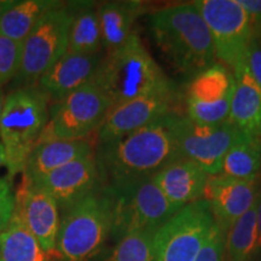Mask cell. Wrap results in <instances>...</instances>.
<instances>
[{
  "label": "cell",
  "mask_w": 261,
  "mask_h": 261,
  "mask_svg": "<svg viewBox=\"0 0 261 261\" xmlns=\"http://www.w3.org/2000/svg\"><path fill=\"white\" fill-rule=\"evenodd\" d=\"M174 114L115 142L98 145L96 160L100 188L116 189L151 179L169 163L182 158L173 127Z\"/></svg>",
  "instance_id": "6da1fadb"
},
{
  "label": "cell",
  "mask_w": 261,
  "mask_h": 261,
  "mask_svg": "<svg viewBox=\"0 0 261 261\" xmlns=\"http://www.w3.org/2000/svg\"><path fill=\"white\" fill-rule=\"evenodd\" d=\"M149 24L158 46L180 74L195 76L214 64L210 28L194 3L156 10Z\"/></svg>",
  "instance_id": "7a4b0ae2"
},
{
  "label": "cell",
  "mask_w": 261,
  "mask_h": 261,
  "mask_svg": "<svg viewBox=\"0 0 261 261\" xmlns=\"http://www.w3.org/2000/svg\"><path fill=\"white\" fill-rule=\"evenodd\" d=\"M92 83L106 94L112 108L149 94L175 91L137 33L102 58Z\"/></svg>",
  "instance_id": "3957f363"
},
{
  "label": "cell",
  "mask_w": 261,
  "mask_h": 261,
  "mask_svg": "<svg viewBox=\"0 0 261 261\" xmlns=\"http://www.w3.org/2000/svg\"><path fill=\"white\" fill-rule=\"evenodd\" d=\"M50 98L38 85L16 87L5 97L0 119V143L11 175L23 173L50 117Z\"/></svg>",
  "instance_id": "277c9868"
},
{
  "label": "cell",
  "mask_w": 261,
  "mask_h": 261,
  "mask_svg": "<svg viewBox=\"0 0 261 261\" xmlns=\"http://www.w3.org/2000/svg\"><path fill=\"white\" fill-rule=\"evenodd\" d=\"M112 226V200L99 188L62 212L57 255L63 261H90L102 249Z\"/></svg>",
  "instance_id": "5b68a950"
},
{
  "label": "cell",
  "mask_w": 261,
  "mask_h": 261,
  "mask_svg": "<svg viewBox=\"0 0 261 261\" xmlns=\"http://www.w3.org/2000/svg\"><path fill=\"white\" fill-rule=\"evenodd\" d=\"M75 2L62 3L42 16L22 41L21 63L15 77L17 87L35 85L67 54Z\"/></svg>",
  "instance_id": "8992f818"
},
{
  "label": "cell",
  "mask_w": 261,
  "mask_h": 261,
  "mask_svg": "<svg viewBox=\"0 0 261 261\" xmlns=\"http://www.w3.org/2000/svg\"><path fill=\"white\" fill-rule=\"evenodd\" d=\"M103 190L112 200V232L119 238L135 231L156 232L178 212L152 178Z\"/></svg>",
  "instance_id": "52a82bcc"
},
{
  "label": "cell",
  "mask_w": 261,
  "mask_h": 261,
  "mask_svg": "<svg viewBox=\"0 0 261 261\" xmlns=\"http://www.w3.org/2000/svg\"><path fill=\"white\" fill-rule=\"evenodd\" d=\"M194 4L210 28L215 57L233 73L244 64L253 40L249 15L238 0H196Z\"/></svg>",
  "instance_id": "ba28073f"
},
{
  "label": "cell",
  "mask_w": 261,
  "mask_h": 261,
  "mask_svg": "<svg viewBox=\"0 0 261 261\" xmlns=\"http://www.w3.org/2000/svg\"><path fill=\"white\" fill-rule=\"evenodd\" d=\"M214 224L207 201L182 207L155 232V261H195Z\"/></svg>",
  "instance_id": "9c48e42d"
},
{
  "label": "cell",
  "mask_w": 261,
  "mask_h": 261,
  "mask_svg": "<svg viewBox=\"0 0 261 261\" xmlns=\"http://www.w3.org/2000/svg\"><path fill=\"white\" fill-rule=\"evenodd\" d=\"M110 109V100L91 81L52 104L48 122L40 139H86L100 128Z\"/></svg>",
  "instance_id": "30bf717a"
},
{
  "label": "cell",
  "mask_w": 261,
  "mask_h": 261,
  "mask_svg": "<svg viewBox=\"0 0 261 261\" xmlns=\"http://www.w3.org/2000/svg\"><path fill=\"white\" fill-rule=\"evenodd\" d=\"M173 127L182 158L197 163L210 175L221 173L227 151L246 136L230 122L204 125L179 114L173 115Z\"/></svg>",
  "instance_id": "8fae6325"
},
{
  "label": "cell",
  "mask_w": 261,
  "mask_h": 261,
  "mask_svg": "<svg viewBox=\"0 0 261 261\" xmlns=\"http://www.w3.org/2000/svg\"><path fill=\"white\" fill-rule=\"evenodd\" d=\"M234 90L233 73L223 64H213L196 74L189 84L185 102L188 117L204 125L227 122Z\"/></svg>",
  "instance_id": "7c38bea8"
},
{
  "label": "cell",
  "mask_w": 261,
  "mask_h": 261,
  "mask_svg": "<svg viewBox=\"0 0 261 261\" xmlns=\"http://www.w3.org/2000/svg\"><path fill=\"white\" fill-rule=\"evenodd\" d=\"M177 92L154 93L113 107L98 129V145L115 142L149 123L174 114Z\"/></svg>",
  "instance_id": "4fadbf2b"
},
{
  "label": "cell",
  "mask_w": 261,
  "mask_h": 261,
  "mask_svg": "<svg viewBox=\"0 0 261 261\" xmlns=\"http://www.w3.org/2000/svg\"><path fill=\"white\" fill-rule=\"evenodd\" d=\"M15 211L51 257L57 255L60 207L55 198L34 182L23 179L15 196Z\"/></svg>",
  "instance_id": "5bb4252c"
},
{
  "label": "cell",
  "mask_w": 261,
  "mask_h": 261,
  "mask_svg": "<svg viewBox=\"0 0 261 261\" xmlns=\"http://www.w3.org/2000/svg\"><path fill=\"white\" fill-rule=\"evenodd\" d=\"M259 187V179H237L221 173L210 175L202 200L208 202L215 224L225 234L252 208L257 198Z\"/></svg>",
  "instance_id": "9a60e30c"
},
{
  "label": "cell",
  "mask_w": 261,
  "mask_h": 261,
  "mask_svg": "<svg viewBox=\"0 0 261 261\" xmlns=\"http://www.w3.org/2000/svg\"><path fill=\"white\" fill-rule=\"evenodd\" d=\"M32 182L47 191L62 212L67 211L100 188L96 151L55 169Z\"/></svg>",
  "instance_id": "2e32d148"
},
{
  "label": "cell",
  "mask_w": 261,
  "mask_h": 261,
  "mask_svg": "<svg viewBox=\"0 0 261 261\" xmlns=\"http://www.w3.org/2000/svg\"><path fill=\"white\" fill-rule=\"evenodd\" d=\"M102 57L99 54L85 55L67 52L46 74L38 81L39 89L44 91L54 103L63 99L93 80Z\"/></svg>",
  "instance_id": "e0dca14e"
},
{
  "label": "cell",
  "mask_w": 261,
  "mask_h": 261,
  "mask_svg": "<svg viewBox=\"0 0 261 261\" xmlns=\"http://www.w3.org/2000/svg\"><path fill=\"white\" fill-rule=\"evenodd\" d=\"M210 174L197 163L180 158L155 175L154 181L175 210L200 201L203 197Z\"/></svg>",
  "instance_id": "ac0fdd59"
},
{
  "label": "cell",
  "mask_w": 261,
  "mask_h": 261,
  "mask_svg": "<svg viewBox=\"0 0 261 261\" xmlns=\"http://www.w3.org/2000/svg\"><path fill=\"white\" fill-rule=\"evenodd\" d=\"M94 151L86 139H39L25 163L23 179L33 181Z\"/></svg>",
  "instance_id": "d6986e66"
},
{
  "label": "cell",
  "mask_w": 261,
  "mask_h": 261,
  "mask_svg": "<svg viewBox=\"0 0 261 261\" xmlns=\"http://www.w3.org/2000/svg\"><path fill=\"white\" fill-rule=\"evenodd\" d=\"M234 90L227 122L243 135L261 139V87L246 64L233 71Z\"/></svg>",
  "instance_id": "ffe728a7"
},
{
  "label": "cell",
  "mask_w": 261,
  "mask_h": 261,
  "mask_svg": "<svg viewBox=\"0 0 261 261\" xmlns=\"http://www.w3.org/2000/svg\"><path fill=\"white\" fill-rule=\"evenodd\" d=\"M102 44L107 52L122 46L133 34V25L143 12L145 3L138 0L107 2L97 8Z\"/></svg>",
  "instance_id": "44dd1931"
},
{
  "label": "cell",
  "mask_w": 261,
  "mask_h": 261,
  "mask_svg": "<svg viewBox=\"0 0 261 261\" xmlns=\"http://www.w3.org/2000/svg\"><path fill=\"white\" fill-rule=\"evenodd\" d=\"M63 2L57 0H23L14 2L0 19V35L22 42L42 16Z\"/></svg>",
  "instance_id": "7402d4cb"
},
{
  "label": "cell",
  "mask_w": 261,
  "mask_h": 261,
  "mask_svg": "<svg viewBox=\"0 0 261 261\" xmlns=\"http://www.w3.org/2000/svg\"><path fill=\"white\" fill-rule=\"evenodd\" d=\"M0 260L52 261V257L42 249L17 212L14 211L8 226L0 233Z\"/></svg>",
  "instance_id": "603a6c76"
},
{
  "label": "cell",
  "mask_w": 261,
  "mask_h": 261,
  "mask_svg": "<svg viewBox=\"0 0 261 261\" xmlns=\"http://www.w3.org/2000/svg\"><path fill=\"white\" fill-rule=\"evenodd\" d=\"M98 6L91 2H75V14L69 32L67 52L70 54H99L102 44Z\"/></svg>",
  "instance_id": "cb8c5ba5"
},
{
  "label": "cell",
  "mask_w": 261,
  "mask_h": 261,
  "mask_svg": "<svg viewBox=\"0 0 261 261\" xmlns=\"http://www.w3.org/2000/svg\"><path fill=\"white\" fill-rule=\"evenodd\" d=\"M261 173V139L244 136L227 151L221 174L256 180Z\"/></svg>",
  "instance_id": "d4e9b609"
},
{
  "label": "cell",
  "mask_w": 261,
  "mask_h": 261,
  "mask_svg": "<svg viewBox=\"0 0 261 261\" xmlns=\"http://www.w3.org/2000/svg\"><path fill=\"white\" fill-rule=\"evenodd\" d=\"M257 200V198H256ZM256 201L238 219L225 237V253L228 261H248L256 253Z\"/></svg>",
  "instance_id": "484cf974"
},
{
  "label": "cell",
  "mask_w": 261,
  "mask_h": 261,
  "mask_svg": "<svg viewBox=\"0 0 261 261\" xmlns=\"http://www.w3.org/2000/svg\"><path fill=\"white\" fill-rule=\"evenodd\" d=\"M155 232L135 231L123 234L108 261H155Z\"/></svg>",
  "instance_id": "4316f807"
},
{
  "label": "cell",
  "mask_w": 261,
  "mask_h": 261,
  "mask_svg": "<svg viewBox=\"0 0 261 261\" xmlns=\"http://www.w3.org/2000/svg\"><path fill=\"white\" fill-rule=\"evenodd\" d=\"M22 42L0 35V90L9 81L15 80L21 63Z\"/></svg>",
  "instance_id": "83f0119b"
},
{
  "label": "cell",
  "mask_w": 261,
  "mask_h": 261,
  "mask_svg": "<svg viewBox=\"0 0 261 261\" xmlns=\"http://www.w3.org/2000/svg\"><path fill=\"white\" fill-rule=\"evenodd\" d=\"M225 234L217 224L212 228L210 237L196 256L195 261H224Z\"/></svg>",
  "instance_id": "f1b7e54d"
},
{
  "label": "cell",
  "mask_w": 261,
  "mask_h": 261,
  "mask_svg": "<svg viewBox=\"0 0 261 261\" xmlns=\"http://www.w3.org/2000/svg\"><path fill=\"white\" fill-rule=\"evenodd\" d=\"M15 196L9 180L0 178V233L8 226L15 211Z\"/></svg>",
  "instance_id": "f546056e"
},
{
  "label": "cell",
  "mask_w": 261,
  "mask_h": 261,
  "mask_svg": "<svg viewBox=\"0 0 261 261\" xmlns=\"http://www.w3.org/2000/svg\"><path fill=\"white\" fill-rule=\"evenodd\" d=\"M244 64L254 81L261 87V39L253 38L247 51Z\"/></svg>",
  "instance_id": "4dcf8cb0"
},
{
  "label": "cell",
  "mask_w": 261,
  "mask_h": 261,
  "mask_svg": "<svg viewBox=\"0 0 261 261\" xmlns=\"http://www.w3.org/2000/svg\"><path fill=\"white\" fill-rule=\"evenodd\" d=\"M248 12L253 28V38L261 39V0H238Z\"/></svg>",
  "instance_id": "1f68e13d"
},
{
  "label": "cell",
  "mask_w": 261,
  "mask_h": 261,
  "mask_svg": "<svg viewBox=\"0 0 261 261\" xmlns=\"http://www.w3.org/2000/svg\"><path fill=\"white\" fill-rule=\"evenodd\" d=\"M256 228H257V240H256V252L261 250V184L259 187L256 200Z\"/></svg>",
  "instance_id": "d6a6232c"
},
{
  "label": "cell",
  "mask_w": 261,
  "mask_h": 261,
  "mask_svg": "<svg viewBox=\"0 0 261 261\" xmlns=\"http://www.w3.org/2000/svg\"><path fill=\"white\" fill-rule=\"evenodd\" d=\"M12 3L14 2H11V0H9V2L8 0H5V2H2V0H0V19H2L3 14H4L6 10L12 5Z\"/></svg>",
  "instance_id": "836d02e7"
},
{
  "label": "cell",
  "mask_w": 261,
  "mask_h": 261,
  "mask_svg": "<svg viewBox=\"0 0 261 261\" xmlns=\"http://www.w3.org/2000/svg\"><path fill=\"white\" fill-rule=\"evenodd\" d=\"M5 93L3 92V89L0 90V119L3 115V109H4V103H5Z\"/></svg>",
  "instance_id": "e575fe53"
},
{
  "label": "cell",
  "mask_w": 261,
  "mask_h": 261,
  "mask_svg": "<svg viewBox=\"0 0 261 261\" xmlns=\"http://www.w3.org/2000/svg\"><path fill=\"white\" fill-rule=\"evenodd\" d=\"M3 166H5V152L2 143H0V167H3Z\"/></svg>",
  "instance_id": "d590c367"
},
{
  "label": "cell",
  "mask_w": 261,
  "mask_h": 261,
  "mask_svg": "<svg viewBox=\"0 0 261 261\" xmlns=\"http://www.w3.org/2000/svg\"><path fill=\"white\" fill-rule=\"evenodd\" d=\"M0 261H2V260H0Z\"/></svg>",
  "instance_id": "8d00e7d4"
}]
</instances>
